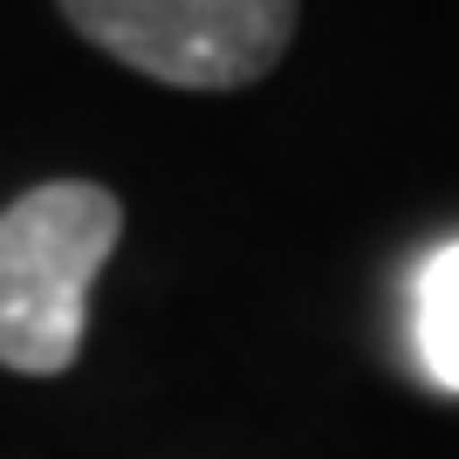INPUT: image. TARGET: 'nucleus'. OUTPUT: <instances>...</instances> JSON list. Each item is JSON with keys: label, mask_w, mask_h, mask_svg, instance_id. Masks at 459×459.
Returning <instances> with one entry per match:
<instances>
[{"label": "nucleus", "mask_w": 459, "mask_h": 459, "mask_svg": "<svg viewBox=\"0 0 459 459\" xmlns=\"http://www.w3.org/2000/svg\"><path fill=\"white\" fill-rule=\"evenodd\" d=\"M411 316H419V364L439 391H459V240L439 247L419 274V295H411Z\"/></svg>", "instance_id": "nucleus-3"}, {"label": "nucleus", "mask_w": 459, "mask_h": 459, "mask_svg": "<svg viewBox=\"0 0 459 459\" xmlns=\"http://www.w3.org/2000/svg\"><path fill=\"white\" fill-rule=\"evenodd\" d=\"M96 56L165 90H247L288 56L302 0H56Z\"/></svg>", "instance_id": "nucleus-2"}, {"label": "nucleus", "mask_w": 459, "mask_h": 459, "mask_svg": "<svg viewBox=\"0 0 459 459\" xmlns=\"http://www.w3.org/2000/svg\"><path fill=\"white\" fill-rule=\"evenodd\" d=\"M124 240V199L103 178H41L0 206V370L62 377L82 357L90 288Z\"/></svg>", "instance_id": "nucleus-1"}]
</instances>
